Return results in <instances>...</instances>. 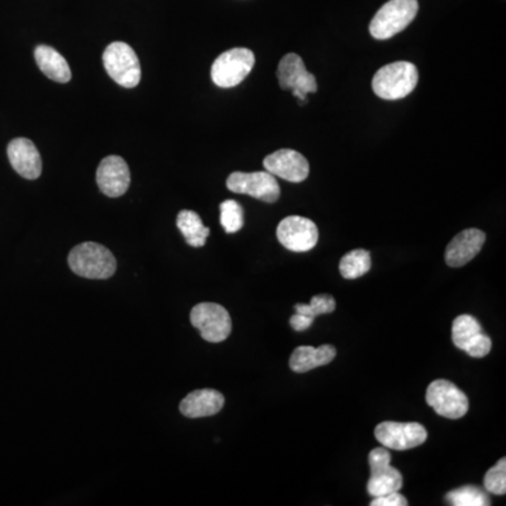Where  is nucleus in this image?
<instances>
[{"instance_id":"obj_11","label":"nucleus","mask_w":506,"mask_h":506,"mask_svg":"<svg viewBox=\"0 0 506 506\" xmlns=\"http://www.w3.org/2000/svg\"><path fill=\"white\" fill-rule=\"evenodd\" d=\"M277 78L281 88L287 91L291 89L292 96L299 99L300 103H305L309 93H315L318 89L317 79L305 68L304 61L297 54L284 55L279 63Z\"/></svg>"},{"instance_id":"obj_21","label":"nucleus","mask_w":506,"mask_h":506,"mask_svg":"<svg viewBox=\"0 0 506 506\" xmlns=\"http://www.w3.org/2000/svg\"><path fill=\"white\" fill-rule=\"evenodd\" d=\"M177 228L185 236L186 243L193 248H202L205 245L210 230L203 224L202 218L197 213L190 210L180 211L177 215Z\"/></svg>"},{"instance_id":"obj_12","label":"nucleus","mask_w":506,"mask_h":506,"mask_svg":"<svg viewBox=\"0 0 506 506\" xmlns=\"http://www.w3.org/2000/svg\"><path fill=\"white\" fill-rule=\"evenodd\" d=\"M452 339L456 348L472 358H484L492 349L490 337L473 315H460L453 321Z\"/></svg>"},{"instance_id":"obj_27","label":"nucleus","mask_w":506,"mask_h":506,"mask_svg":"<svg viewBox=\"0 0 506 506\" xmlns=\"http://www.w3.org/2000/svg\"><path fill=\"white\" fill-rule=\"evenodd\" d=\"M371 506H406L408 501L403 494H399V491L390 492V494L381 495V497L373 498L370 502Z\"/></svg>"},{"instance_id":"obj_5","label":"nucleus","mask_w":506,"mask_h":506,"mask_svg":"<svg viewBox=\"0 0 506 506\" xmlns=\"http://www.w3.org/2000/svg\"><path fill=\"white\" fill-rule=\"evenodd\" d=\"M255 65V55L248 48H233L213 63L211 78L215 85L228 89L239 85Z\"/></svg>"},{"instance_id":"obj_13","label":"nucleus","mask_w":506,"mask_h":506,"mask_svg":"<svg viewBox=\"0 0 506 506\" xmlns=\"http://www.w3.org/2000/svg\"><path fill=\"white\" fill-rule=\"evenodd\" d=\"M318 228L314 221L300 215H290L277 226L279 243L291 252H309L317 245Z\"/></svg>"},{"instance_id":"obj_19","label":"nucleus","mask_w":506,"mask_h":506,"mask_svg":"<svg viewBox=\"0 0 506 506\" xmlns=\"http://www.w3.org/2000/svg\"><path fill=\"white\" fill-rule=\"evenodd\" d=\"M335 356L337 349L332 345H322L320 348L299 346L290 358V368L296 373H307L312 368L332 362Z\"/></svg>"},{"instance_id":"obj_10","label":"nucleus","mask_w":506,"mask_h":506,"mask_svg":"<svg viewBox=\"0 0 506 506\" xmlns=\"http://www.w3.org/2000/svg\"><path fill=\"white\" fill-rule=\"evenodd\" d=\"M226 187L238 195H248L258 198L262 202L276 203L281 197V186L276 177L266 172H234L228 180Z\"/></svg>"},{"instance_id":"obj_24","label":"nucleus","mask_w":506,"mask_h":506,"mask_svg":"<svg viewBox=\"0 0 506 506\" xmlns=\"http://www.w3.org/2000/svg\"><path fill=\"white\" fill-rule=\"evenodd\" d=\"M220 221L225 233H238L243 226V210L235 200H226L220 205Z\"/></svg>"},{"instance_id":"obj_7","label":"nucleus","mask_w":506,"mask_h":506,"mask_svg":"<svg viewBox=\"0 0 506 506\" xmlns=\"http://www.w3.org/2000/svg\"><path fill=\"white\" fill-rule=\"evenodd\" d=\"M391 453L387 447H376L368 454L370 464V480L368 482V492L370 497H381L403 488V475L398 470L391 467Z\"/></svg>"},{"instance_id":"obj_28","label":"nucleus","mask_w":506,"mask_h":506,"mask_svg":"<svg viewBox=\"0 0 506 506\" xmlns=\"http://www.w3.org/2000/svg\"><path fill=\"white\" fill-rule=\"evenodd\" d=\"M312 324H314V320L307 317V315L297 314L296 312V314L290 318V325H291L292 329L297 330V332L309 329Z\"/></svg>"},{"instance_id":"obj_18","label":"nucleus","mask_w":506,"mask_h":506,"mask_svg":"<svg viewBox=\"0 0 506 506\" xmlns=\"http://www.w3.org/2000/svg\"><path fill=\"white\" fill-rule=\"evenodd\" d=\"M225 398L217 390H197L190 393L180 403V412L187 418H205L213 416L223 409Z\"/></svg>"},{"instance_id":"obj_20","label":"nucleus","mask_w":506,"mask_h":506,"mask_svg":"<svg viewBox=\"0 0 506 506\" xmlns=\"http://www.w3.org/2000/svg\"><path fill=\"white\" fill-rule=\"evenodd\" d=\"M34 58L42 72L54 82L68 83L72 79L70 65L54 48L38 45L34 51Z\"/></svg>"},{"instance_id":"obj_8","label":"nucleus","mask_w":506,"mask_h":506,"mask_svg":"<svg viewBox=\"0 0 506 506\" xmlns=\"http://www.w3.org/2000/svg\"><path fill=\"white\" fill-rule=\"evenodd\" d=\"M375 436L384 447L404 452L424 444L428 432L418 422L386 421L376 426Z\"/></svg>"},{"instance_id":"obj_6","label":"nucleus","mask_w":506,"mask_h":506,"mask_svg":"<svg viewBox=\"0 0 506 506\" xmlns=\"http://www.w3.org/2000/svg\"><path fill=\"white\" fill-rule=\"evenodd\" d=\"M190 321L193 327L200 330L203 339L211 343L223 342L233 330L230 314L223 305L215 302L196 305L190 314Z\"/></svg>"},{"instance_id":"obj_4","label":"nucleus","mask_w":506,"mask_h":506,"mask_svg":"<svg viewBox=\"0 0 506 506\" xmlns=\"http://www.w3.org/2000/svg\"><path fill=\"white\" fill-rule=\"evenodd\" d=\"M103 65L114 82L123 88H136L141 81L138 57L126 43L117 42L109 45L104 50Z\"/></svg>"},{"instance_id":"obj_17","label":"nucleus","mask_w":506,"mask_h":506,"mask_svg":"<svg viewBox=\"0 0 506 506\" xmlns=\"http://www.w3.org/2000/svg\"><path fill=\"white\" fill-rule=\"evenodd\" d=\"M485 243V234L482 231L470 228L462 231L450 241L444 253V259L450 268H462L472 262L480 253Z\"/></svg>"},{"instance_id":"obj_14","label":"nucleus","mask_w":506,"mask_h":506,"mask_svg":"<svg viewBox=\"0 0 506 506\" xmlns=\"http://www.w3.org/2000/svg\"><path fill=\"white\" fill-rule=\"evenodd\" d=\"M263 167L273 177L291 183L304 182L310 175L309 161L294 149H279L273 152L264 158Z\"/></svg>"},{"instance_id":"obj_16","label":"nucleus","mask_w":506,"mask_h":506,"mask_svg":"<svg viewBox=\"0 0 506 506\" xmlns=\"http://www.w3.org/2000/svg\"><path fill=\"white\" fill-rule=\"evenodd\" d=\"M7 157L13 169L24 179L35 180L42 177V155L29 138H14L7 147Z\"/></svg>"},{"instance_id":"obj_9","label":"nucleus","mask_w":506,"mask_h":506,"mask_svg":"<svg viewBox=\"0 0 506 506\" xmlns=\"http://www.w3.org/2000/svg\"><path fill=\"white\" fill-rule=\"evenodd\" d=\"M426 403L437 415L460 419L469 411V398L452 381L434 380L426 390Z\"/></svg>"},{"instance_id":"obj_23","label":"nucleus","mask_w":506,"mask_h":506,"mask_svg":"<svg viewBox=\"0 0 506 506\" xmlns=\"http://www.w3.org/2000/svg\"><path fill=\"white\" fill-rule=\"evenodd\" d=\"M446 502L453 506H488L491 505L490 495L482 488L465 485L450 491L444 497Z\"/></svg>"},{"instance_id":"obj_1","label":"nucleus","mask_w":506,"mask_h":506,"mask_svg":"<svg viewBox=\"0 0 506 506\" xmlns=\"http://www.w3.org/2000/svg\"><path fill=\"white\" fill-rule=\"evenodd\" d=\"M71 271L85 279L104 281L116 273L117 262L106 246L85 243L75 246L68 256Z\"/></svg>"},{"instance_id":"obj_22","label":"nucleus","mask_w":506,"mask_h":506,"mask_svg":"<svg viewBox=\"0 0 506 506\" xmlns=\"http://www.w3.org/2000/svg\"><path fill=\"white\" fill-rule=\"evenodd\" d=\"M371 269L370 252L355 249L340 259L339 272L345 279H358Z\"/></svg>"},{"instance_id":"obj_15","label":"nucleus","mask_w":506,"mask_h":506,"mask_svg":"<svg viewBox=\"0 0 506 506\" xmlns=\"http://www.w3.org/2000/svg\"><path fill=\"white\" fill-rule=\"evenodd\" d=\"M96 180L103 195L108 197H121L129 190L131 182L129 165L123 158L116 155L104 158L99 165Z\"/></svg>"},{"instance_id":"obj_26","label":"nucleus","mask_w":506,"mask_h":506,"mask_svg":"<svg viewBox=\"0 0 506 506\" xmlns=\"http://www.w3.org/2000/svg\"><path fill=\"white\" fill-rule=\"evenodd\" d=\"M484 490L490 494H506V459H501L488 470L484 477Z\"/></svg>"},{"instance_id":"obj_2","label":"nucleus","mask_w":506,"mask_h":506,"mask_svg":"<svg viewBox=\"0 0 506 506\" xmlns=\"http://www.w3.org/2000/svg\"><path fill=\"white\" fill-rule=\"evenodd\" d=\"M418 70L406 61L388 63L376 72L373 91L384 100H399L406 98L418 85Z\"/></svg>"},{"instance_id":"obj_3","label":"nucleus","mask_w":506,"mask_h":506,"mask_svg":"<svg viewBox=\"0 0 506 506\" xmlns=\"http://www.w3.org/2000/svg\"><path fill=\"white\" fill-rule=\"evenodd\" d=\"M418 9V0H390L371 20L370 34L376 40L394 37L411 24Z\"/></svg>"},{"instance_id":"obj_25","label":"nucleus","mask_w":506,"mask_h":506,"mask_svg":"<svg viewBox=\"0 0 506 506\" xmlns=\"http://www.w3.org/2000/svg\"><path fill=\"white\" fill-rule=\"evenodd\" d=\"M337 309V302L334 297L328 296V294H321V296L312 297L310 304H297L294 307L297 314L307 315V317L315 320V317L322 314H330Z\"/></svg>"}]
</instances>
